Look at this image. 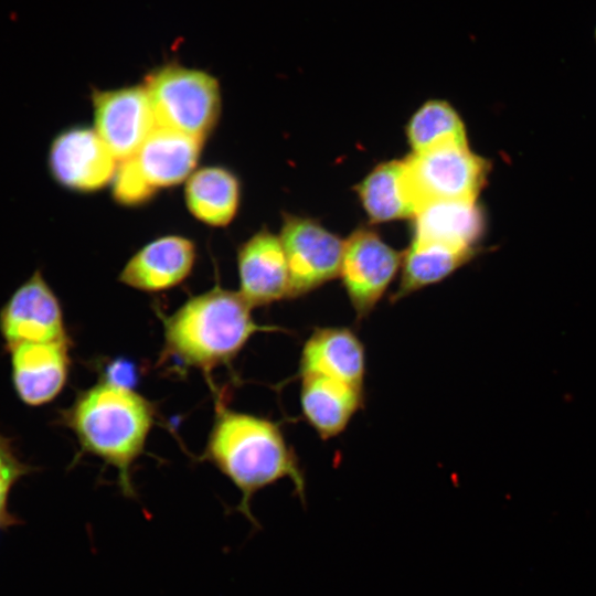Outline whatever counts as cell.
I'll return each instance as SVG.
<instances>
[{
	"instance_id": "1",
	"label": "cell",
	"mask_w": 596,
	"mask_h": 596,
	"mask_svg": "<svg viewBox=\"0 0 596 596\" xmlns=\"http://www.w3.org/2000/svg\"><path fill=\"white\" fill-rule=\"evenodd\" d=\"M204 457L241 492L236 511L254 526L251 502L256 492L288 478L306 503V477L279 424L260 416L219 409L209 434Z\"/></svg>"
},
{
	"instance_id": "2",
	"label": "cell",
	"mask_w": 596,
	"mask_h": 596,
	"mask_svg": "<svg viewBox=\"0 0 596 596\" xmlns=\"http://www.w3.org/2000/svg\"><path fill=\"white\" fill-rule=\"evenodd\" d=\"M58 421L74 433L83 453L116 468L121 493L134 498L131 468L155 422L152 404L130 387L100 379L78 392Z\"/></svg>"
},
{
	"instance_id": "3",
	"label": "cell",
	"mask_w": 596,
	"mask_h": 596,
	"mask_svg": "<svg viewBox=\"0 0 596 596\" xmlns=\"http://www.w3.org/2000/svg\"><path fill=\"white\" fill-rule=\"evenodd\" d=\"M276 329L258 324L238 291L215 286L164 318V351L183 366L209 372L233 360L255 333Z\"/></svg>"
},
{
	"instance_id": "4",
	"label": "cell",
	"mask_w": 596,
	"mask_h": 596,
	"mask_svg": "<svg viewBox=\"0 0 596 596\" xmlns=\"http://www.w3.org/2000/svg\"><path fill=\"white\" fill-rule=\"evenodd\" d=\"M142 85L157 126L201 140L215 127L221 113V89L212 74L169 63L148 73Z\"/></svg>"
},
{
	"instance_id": "5",
	"label": "cell",
	"mask_w": 596,
	"mask_h": 596,
	"mask_svg": "<svg viewBox=\"0 0 596 596\" xmlns=\"http://www.w3.org/2000/svg\"><path fill=\"white\" fill-rule=\"evenodd\" d=\"M404 181L416 213L441 201L476 202L490 163L467 143L446 142L403 160Z\"/></svg>"
},
{
	"instance_id": "6",
	"label": "cell",
	"mask_w": 596,
	"mask_h": 596,
	"mask_svg": "<svg viewBox=\"0 0 596 596\" xmlns=\"http://www.w3.org/2000/svg\"><path fill=\"white\" fill-rule=\"evenodd\" d=\"M279 238L289 270L288 298L307 295L339 276L344 241L315 220L285 214Z\"/></svg>"
},
{
	"instance_id": "7",
	"label": "cell",
	"mask_w": 596,
	"mask_h": 596,
	"mask_svg": "<svg viewBox=\"0 0 596 596\" xmlns=\"http://www.w3.org/2000/svg\"><path fill=\"white\" fill-rule=\"evenodd\" d=\"M402 255L370 228H359L344 241L339 276L358 320L373 311L401 267Z\"/></svg>"
},
{
	"instance_id": "8",
	"label": "cell",
	"mask_w": 596,
	"mask_h": 596,
	"mask_svg": "<svg viewBox=\"0 0 596 596\" xmlns=\"http://www.w3.org/2000/svg\"><path fill=\"white\" fill-rule=\"evenodd\" d=\"M46 164L63 189L91 193L111 182L117 159L94 128L75 125L52 138Z\"/></svg>"
},
{
	"instance_id": "9",
	"label": "cell",
	"mask_w": 596,
	"mask_h": 596,
	"mask_svg": "<svg viewBox=\"0 0 596 596\" xmlns=\"http://www.w3.org/2000/svg\"><path fill=\"white\" fill-rule=\"evenodd\" d=\"M0 334L4 349L70 340L61 301L41 269H35L1 307Z\"/></svg>"
},
{
	"instance_id": "10",
	"label": "cell",
	"mask_w": 596,
	"mask_h": 596,
	"mask_svg": "<svg viewBox=\"0 0 596 596\" xmlns=\"http://www.w3.org/2000/svg\"><path fill=\"white\" fill-rule=\"evenodd\" d=\"M91 99L94 129L118 161L134 156L157 127L143 85L93 88Z\"/></svg>"
},
{
	"instance_id": "11",
	"label": "cell",
	"mask_w": 596,
	"mask_h": 596,
	"mask_svg": "<svg viewBox=\"0 0 596 596\" xmlns=\"http://www.w3.org/2000/svg\"><path fill=\"white\" fill-rule=\"evenodd\" d=\"M70 343V340L20 343L6 349L12 386L23 404L41 406L62 392L71 366Z\"/></svg>"
},
{
	"instance_id": "12",
	"label": "cell",
	"mask_w": 596,
	"mask_h": 596,
	"mask_svg": "<svg viewBox=\"0 0 596 596\" xmlns=\"http://www.w3.org/2000/svg\"><path fill=\"white\" fill-rule=\"evenodd\" d=\"M238 292L259 307L288 298L289 270L279 236L263 228L237 249Z\"/></svg>"
},
{
	"instance_id": "13",
	"label": "cell",
	"mask_w": 596,
	"mask_h": 596,
	"mask_svg": "<svg viewBox=\"0 0 596 596\" xmlns=\"http://www.w3.org/2000/svg\"><path fill=\"white\" fill-rule=\"evenodd\" d=\"M194 243L167 235L140 248L124 266L119 281L142 291H162L181 284L195 262Z\"/></svg>"
},
{
	"instance_id": "14",
	"label": "cell",
	"mask_w": 596,
	"mask_h": 596,
	"mask_svg": "<svg viewBox=\"0 0 596 596\" xmlns=\"http://www.w3.org/2000/svg\"><path fill=\"white\" fill-rule=\"evenodd\" d=\"M298 375H321L363 387L364 345L350 328H316L302 347Z\"/></svg>"
},
{
	"instance_id": "15",
	"label": "cell",
	"mask_w": 596,
	"mask_h": 596,
	"mask_svg": "<svg viewBox=\"0 0 596 596\" xmlns=\"http://www.w3.org/2000/svg\"><path fill=\"white\" fill-rule=\"evenodd\" d=\"M203 140L157 126L131 156L146 182L157 192L177 185L194 172Z\"/></svg>"
},
{
	"instance_id": "16",
	"label": "cell",
	"mask_w": 596,
	"mask_h": 596,
	"mask_svg": "<svg viewBox=\"0 0 596 596\" xmlns=\"http://www.w3.org/2000/svg\"><path fill=\"white\" fill-rule=\"evenodd\" d=\"M300 379L299 397L305 419L323 440L341 434L363 405V387L321 375Z\"/></svg>"
},
{
	"instance_id": "17",
	"label": "cell",
	"mask_w": 596,
	"mask_h": 596,
	"mask_svg": "<svg viewBox=\"0 0 596 596\" xmlns=\"http://www.w3.org/2000/svg\"><path fill=\"white\" fill-rule=\"evenodd\" d=\"M414 219V243L473 253L485 225L477 203L465 201L430 203L421 209Z\"/></svg>"
},
{
	"instance_id": "18",
	"label": "cell",
	"mask_w": 596,
	"mask_h": 596,
	"mask_svg": "<svg viewBox=\"0 0 596 596\" xmlns=\"http://www.w3.org/2000/svg\"><path fill=\"white\" fill-rule=\"evenodd\" d=\"M184 199L190 213L202 223L226 226L238 210L240 181L224 167H203L188 178Z\"/></svg>"
},
{
	"instance_id": "19",
	"label": "cell",
	"mask_w": 596,
	"mask_h": 596,
	"mask_svg": "<svg viewBox=\"0 0 596 596\" xmlns=\"http://www.w3.org/2000/svg\"><path fill=\"white\" fill-rule=\"evenodd\" d=\"M356 192L373 223L414 217L416 214L404 181L403 160L375 167L356 187Z\"/></svg>"
},
{
	"instance_id": "20",
	"label": "cell",
	"mask_w": 596,
	"mask_h": 596,
	"mask_svg": "<svg viewBox=\"0 0 596 596\" xmlns=\"http://www.w3.org/2000/svg\"><path fill=\"white\" fill-rule=\"evenodd\" d=\"M473 255V252L412 242L402 255L401 279L397 289L391 296V301H397L445 279L470 260Z\"/></svg>"
},
{
	"instance_id": "21",
	"label": "cell",
	"mask_w": 596,
	"mask_h": 596,
	"mask_svg": "<svg viewBox=\"0 0 596 596\" xmlns=\"http://www.w3.org/2000/svg\"><path fill=\"white\" fill-rule=\"evenodd\" d=\"M406 135L413 152H422L446 142L467 143L461 118L444 100L425 103L412 116Z\"/></svg>"
},
{
	"instance_id": "22",
	"label": "cell",
	"mask_w": 596,
	"mask_h": 596,
	"mask_svg": "<svg viewBox=\"0 0 596 596\" xmlns=\"http://www.w3.org/2000/svg\"><path fill=\"white\" fill-rule=\"evenodd\" d=\"M36 469L20 458L12 438L0 433V530L21 523V520L9 509V496L21 478Z\"/></svg>"
},
{
	"instance_id": "23",
	"label": "cell",
	"mask_w": 596,
	"mask_h": 596,
	"mask_svg": "<svg viewBox=\"0 0 596 596\" xmlns=\"http://www.w3.org/2000/svg\"><path fill=\"white\" fill-rule=\"evenodd\" d=\"M111 192L114 199L126 206L143 204L156 193L139 172L132 157L117 163L111 180Z\"/></svg>"
},
{
	"instance_id": "24",
	"label": "cell",
	"mask_w": 596,
	"mask_h": 596,
	"mask_svg": "<svg viewBox=\"0 0 596 596\" xmlns=\"http://www.w3.org/2000/svg\"><path fill=\"white\" fill-rule=\"evenodd\" d=\"M595 39H596V29H595Z\"/></svg>"
}]
</instances>
